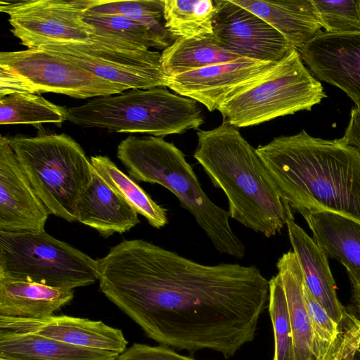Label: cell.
Masks as SVG:
<instances>
[{
  "mask_svg": "<svg viewBox=\"0 0 360 360\" xmlns=\"http://www.w3.org/2000/svg\"><path fill=\"white\" fill-rule=\"evenodd\" d=\"M0 360H8V359L0 358Z\"/></svg>",
  "mask_w": 360,
  "mask_h": 360,
  "instance_id": "39",
  "label": "cell"
},
{
  "mask_svg": "<svg viewBox=\"0 0 360 360\" xmlns=\"http://www.w3.org/2000/svg\"><path fill=\"white\" fill-rule=\"evenodd\" d=\"M322 28L330 33L360 32V0H311Z\"/></svg>",
  "mask_w": 360,
  "mask_h": 360,
  "instance_id": "31",
  "label": "cell"
},
{
  "mask_svg": "<svg viewBox=\"0 0 360 360\" xmlns=\"http://www.w3.org/2000/svg\"><path fill=\"white\" fill-rule=\"evenodd\" d=\"M84 19L94 33L117 37L146 49H165L173 40L166 30L120 15H99L86 12Z\"/></svg>",
  "mask_w": 360,
  "mask_h": 360,
  "instance_id": "28",
  "label": "cell"
},
{
  "mask_svg": "<svg viewBox=\"0 0 360 360\" xmlns=\"http://www.w3.org/2000/svg\"><path fill=\"white\" fill-rule=\"evenodd\" d=\"M0 67L18 75L27 93L51 92L85 99L128 90L39 49L1 51Z\"/></svg>",
  "mask_w": 360,
  "mask_h": 360,
  "instance_id": "11",
  "label": "cell"
},
{
  "mask_svg": "<svg viewBox=\"0 0 360 360\" xmlns=\"http://www.w3.org/2000/svg\"><path fill=\"white\" fill-rule=\"evenodd\" d=\"M0 329L32 334L69 345L122 354L128 341L120 329L102 321L51 315L41 319L0 316Z\"/></svg>",
  "mask_w": 360,
  "mask_h": 360,
  "instance_id": "16",
  "label": "cell"
},
{
  "mask_svg": "<svg viewBox=\"0 0 360 360\" xmlns=\"http://www.w3.org/2000/svg\"><path fill=\"white\" fill-rule=\"evenodd\" d=\"M340 360H351V358L347 356H343L342 358L341 357Z\"/></svg>",
  "mask_w": 360,
  "mask_h": 360,
  "instance_id": "38",
  "label": "cell"
},
{
  "mask_svg": "<svg viewBox=\"0 0 360 360\" xmlns=\"http://www.w3.org/2000/svg\"><path fill=\"white\" fill-rule=\"evenodd\" d=\"M355 303H356V309H357V311L360 315V300H355Z\"/></svg>",
  "mask_w": 360,
  "mask_h": 360,
  "instance_id": "37",
  "label": "cell"
},
{
  "mask_svg": "<svg viewBox=\"0 0 360 360\" xmlns=\"http://www.w3.org/2000/svg\"><path fill=\"white\" fill-rule=\"evenodd\" d=\"M91 163L96 172L126 200L150 226L160 229L168 223L167 210L156 203L134 180L126 175L106 155H93Z\"/></svg>",
  "mask_w": 360,
  "mask_h": 360,
  "instance_id": "25",
  "label": "cell"
},
{
  "mask_svg": "<svg viewBox=\"0 0 360 360\" xmlns=\"http://www.w3.org/2000/svg\"><path fill=\"white\" fill-rule=\"evenodd\" d=\"M285 294L292 331L295 360H314L311 323L306 308L304 279L297 258L288 251L276 263Z\"/></svg>",
  "mask_w": 360,
  "mask_h": 360,
  "instance_id": "23",
  "label": "cell"
},
{
  "mask_svg": "<svg viewBox=\"0 0 360 360\" xmlns=\"http://www.w3.org/2000/svg\"><path fill=\"white\" fill-rule=\"evenodd\" d=\"M301 215L328 258L337 259L345 266L352 287L359 285L360 224L330 212H304Z\"/></svg>",
  "mask_w": 360,
  "mask_h": 360,
  "instance_id": "19",
  "label": "cell"
},
{
  "mask_svg": "<svg viewBox=\"0 0 360 360\" xmlns=\"http://www.w3.org/2000/svg\"><path fill=\"white\" fill-rule=\"evenodd\" d=\"M7 139L49 213L77 221L79 200L91 184L94 171L81 146L65 134L17 135Z\"/></svg>",
  "mask_w": 360,
  "mask_h": 360,
  "instance_id": "6",
  "label": "cell"
},
{
  "mask_svg": "<svg viewBox=\"0 0 360 360\" xmlns=\"http://www.w3.org/2000/svg\"><path fill=\"white\" fill-rule=\"evenodd\" d=\"M94 0H22L0 3L13 34L21 44L36 49L48 42L86 43L93 29L84 15Z\"/></svg>",
  "mask_w": 360,
  "mask_h": 360,
  "instance_id": "10",
  "label": "cell"
},
{
  "mask_svg": "<svg viewBox=\"0 0 360 360\" xmlns=\"http://www.w3.org/2000/svg\"><path fill=\"white\" fill-rule=\"evenodd\" d=\"M117 158L133 180L160 184L171 191L217 252L245 257V245L232 230L229 212L207 196L184 153L174 143L159 136H129L117 146Z\"/></svg>",
  "mask_w": 360,
  "mask_h": 360,
  "instance_id": "4",
  "label": "cell"
},
{
  "mask_svg": "<svg viewBox=\"0 0 360 360\" xmlns=\"http://www.w3.org/2000/svg\"><path fill=\"white\" fill-rule=\"evenodd\" d=\"M276 63L242 58L167 77V86L212 112L259 82Z\"/></svg>",
  "mask_w": 360,
  "mask_h": 360,
  "instance_id": "13",
  "label": "cell"
},
{
  "mask_svg": "<svg viewBox=\"0 0 360 360\" xmlns=\"http://www.w3.org/2000/svg\"><path fill=\"white\" fill-rule=\"evenodd\" d=\"M286 226L305 285L329 316L338 324L342 326L347 314L337 295L336 285L327 255L314 238L295 221L289 206Z\"/></svg>",
  "mask_w": 360,
  "mask_h": 360,
  "instance_id": "17",
  "label": "cell"
},
{
  "mask_svg": "<svg viewBox=\"0 0 360 360\" xmlns=\"http://www.w3.org/2000/svg\"><path fill=\"white\" fill-rule=\"evenodd\" d=\"M298 51L317 79L340 89L360 106V32L321 31Z\"/></svg>",
  "mask_w": 360,
  "mask_h": 360,
  "instance_id": "14",
  "label": "cell"
},
{
  "mask_svg": "<svg viewBox=\"0 0 360 360\" xmlns=\"http://www.w3.org/2000/svg\"><path fill=\"white\" fill-rule=\"evenodd\" d=\"M138 214L94 170L91 184L79 200L77 221L108 238L136 226Z\"/></svg>",
  "mask_w": 360,
  "mask_h": 360,
  "instance_id": "18",
  "label": "cell"
},
{
  "mask_svg": "<svg viewBox=\"0 0 360 360\" xmlns=\"http://www.w3.org/2000/svg\"><path fill=\"white\" fill-rule=\"evenodd\" d=\"M242 58L222 49L214 34L176 39L161 53L162 68L167 77Z\"/></svg>",
  "mask_w": 360,
  "mask_h": 360,
  "instance_id": "24",
  "label": "cell"
},
{
  "mask_svg": "<svg viewBox=\"0 0 360 360\" xmlns=\"http://www.w3.org/2000/svg\"><path fill=\"white\" fill-rule=\"evenodd\" d=\"M203 118L198 102L163 87L96 97L67 108L66 115L68 121L82 127L159 137L198 129Z\"/></svg>",
  "mask_w": 360,
  "mask_h": 360,
  "instance_id": "5",
  "label": "cell"
},
{
  "mask_svg": "<svg viewBox=\"0 0 360 360\" xmlns=\"http://www.w3.org/2000/svg\"><path fill=\"white\" fill-rule=\"evenodd\" d=\"M73 297L74 290L0 275V316L22 319L50 316Z\"/></svg>",
  "mask_w": 360,
  "mask_h": 360,
  "instance_id": "21",
  "label": "cell"
},
{
  "mask_svg": "<svg viewBox=\"0 0 360 360\" xmlns=\"http://www.w3.org/2000/svg\"><path fill=\"white\" fill-rule=\"evenodd\" d=\"M115 360H196L177 353L174 349L159 345L151 346L142 343H134Z\"/></svg>",
  "mask_w": 360,
  "mask_h": 360,
  "instance_id": "33",
  "label": "cell"
},
{
  "mask_svg": "<svg viewBox=\"0 0 360 360\" xmlns=\"http://www.w3.org/2000/svg\"><path fill=\"white\" fill-rule=\"evenodd\" d=\"M119 355L0 329V358L8 360H115Z\"/></svg>",
  "mask_w": 360,
  "mask_h": 360,
  "instance_id": "22",
  "label": "cell"
},
{
  "mask_svg": "<svg viewBox=\"0 0 360 360\" xmlns=\"http://www.w3.org/2000/svg\"><path fill=\"white\" fill-rule=\"evenodd\" d=\"M49 212L33 189L7 137L0 136V231H44Z\"/></svg>",
  "mask_w": 360,
  "mask_h": 360,
  "instance_id": "15",
  "label": "cell"
},
{
  "mask_svg": "<svg viewBox=\"0 0 360 360\" xmlns=\"http://www.w3.org/2000/svg\"><path fill=\"white\" fill-rule=\"evenodd\" d=\"M303 295L313 336L314 360H321L335 347L342 333L338 324L309 292L304 283Z\"/></svg>",
  "mask_w": 360,
  "mask_h": 360,
  "instance_id": "32",
  "label": "cell"
},
{
  "mask_svg": "<svg viewBox=\"0 0 360 360\" xmlns=\"http://www.w3.org/2000/svg\"><path fill=\"white\" fill-rule=\"evenodd\" d=\"M163 9L164 0H94L86 12L99 15H120L143 22L157 29L166 30Z\"/></svg>",
  "mask_w": 360,
  "mask_h": 360,
  "instance_id": "30",
  "label": "cell"
},
{
  "mask_svg": "<svg viewBox=\"0 0 360 360\" xmlns=\"http://www.w3.org/2000/svg\"><path fill=\"white\" fill-rule=\"evenodd\" d=\"M98 261L101 292L160 345L229 359L255 337L269 284L255 265H205L143 239Z\"/></svg>",
  "mask_w": 360,
  "mask_h": 360,
  "instance_id": "1",
  "label": "cell"
},
{
  "mask_svg": "<svg viewBox=\"0 0 360 360\" xmlns=\"http://www.w3.org/2000/svg\"><path fill=\"white\" fill-rule=\"evenodd\" d=\"M269 284L268 308L274 339L272 360H295L292 327L280 276L277 274L273 276Z\"/></svg>",
  "mask_w": 360,
  "mask_h": 360,
  "instance_id": "29",
  "label": "cell"
},
{
  "mask_svg": "<svg viewBox=\"0 0 360 360\" xmlns=\"http://www.w3.org/2000/svg\"><path fill=\"white\" fill-rule=\"evenodd\" d=\"M197 136L193 157L226 195L230 217L267 238L281 233L288 205L274 188L256 149L237 127L225 122L198 130Z\"/></svg>",
  "mask_w": 360,
  "mask_h": 360,
  "instance_id": "3",
  "label": "cell"
},
{
  "mask_svg": "<svg viewBox=\"0 0 360 360\" xmlns=\"http://www.w3.org/2000/svg\"><path fill=\"white\" fill-rule=\"evenodd\" d=\"M340 139L360 153V106H355L351 110L347 127Z\"/></svg>",
  "mask_w": 360,
  "mask_h": 360,
  "instance_id": "34",
  "label": "cell"
},
{
  "mask_svg": "<svg viewBox=\"0 0 360 360\" xmlns=\"http://www.w3.org/2000/svg\"><path fill=\"white\" fill-rule=\"evenodd\" d=\"M215 13L212 0H164L165 27L174 41L214 34Z\"/></svg>",
  "mask_w": 360,
  "mask_h": 360,
  "instance_id": "26",
  "label": "cell"
},
{
  "mask_svg": "<svg viewBox=\"0 0 360 360\" xmlns=\"http://www.w3.org/2000/svg\"><path fill=\"white\" fill-rule=\"evenodd\" d=\"M214 34L224 49L250 59L278 63L294 48L265 20L231 0H214Z\"/></svg>",
  "mask_w": 360,
  "mask_h": 360,
  "instance_id": "12",
  "label": "cell"
},
{
  "mask_svg": "<svg viewBox=\"0 0 360 360\" xmlns=\"http://www.w3.org/2000/svg\"><path fill=\"white\" fill-rule=\"evenodd\" d=\"M257 15L299 50L321 32L311 0H231Z\"/></svg>",
  "mask_w": 360,
  "mask_h": 360,
  "instance_id": "20",
  "label": "cell"
},
{
  "mask_svg": "<svg viewBox=\"0 0 360 360\" xmlns=\"http://www.w3.org/2000/svg\"><path fill=\"white\" fill-rule=\"evenodd\" d=\"M67 108L32 93H15L0 98V124L51 123L60 126L66 120Z\"/></svg>",
  "mask_w": 360,
  "mask_h": 360,
  "instance_id": "27",
  "label": "cell"
},
{
  "mask_svg": "<svg viewBox=\"0 0 360 360\" xmlns=\"http://www.w3.org/2000/svg\"><path fill=\"white\" fill-rule=\"evenodd\" d=\"M256 152L292 211L335 213L360 224V153L355 148L303 129L276 137Z\"/></svg>",
  "mask_w": 360,
  "mask_h": 360,
  "instance_id": "2",
  "label": "cell"
},
{
  "mask_svg": "<svg viewBox=\"0 0 360 360\" xmlns=\"http://www.w3.org/2000/svg\"><path fill=\"white\" fill-rule=\"evenodd\" d=\"M352 360H360V349L356 352Z\"/></svg>",
  "mask_w": 360,
  "mask_h": 360,
  "instance_id": "36",
  "label": "cell"
},
{
  "mask_svg": "<svg viewBox=\"0 0 360 360\" xmlns=\"http://www.w3.org/2000/svg\"><path fill=\"white\" fill-rule=\"evenodd\" d=\"M353 298L355 300H360V285L352 287Z\"/></svg>",
  "mask_w": 360,
  "mask_h": 360,
  "instance_id": "35",
  "label": "cell"
},
{
  "mask_svg": "<svg viewBox=\"0 0 360 360\" xmlns=\"http://www.w3.org/2000/svg\"><path fill=\"white\" fill-rule=\"evenodd\" d=\"M36 49L128 90L167 86L161 53L117 37L93 32L89 42L53 41Z\"/></svg>",
  "mask_w": 360,
  "mask_h": 360,
  "instance_id": "9",
  "label": "cell"
},
{
  "mask_svg": "<svg viewBox=\"0 0 360 360\" xmlns=\"http://www.w3.org/2000/svg\"><path fill=\"white\" fill-rule=\"evenodd\" d=\"M0 275L74 290L98 280V261L45 231H0Z\"/></svg>",
  "mask_w": 360,
  "mask_h": 360,
  "instance_id": "7",
  "label": "cell"
},
{
  "mask_svg": "<svg viewBox=\"0 0 360 360\" xmlns=\"http://www.w3.org/2000/svg\"><path fill=\"white\" fill-rule=\"evenodd\" d=\"M326 97L321 82L293 49L269 74L218 108L224 121L236 127L257 125L278 117L310 110Z\"/></svg>",
  "mask_w": 360,
  "mask_h": 360,
  "instance_id": "8",
  "label": "cell"
}]
</instances>
